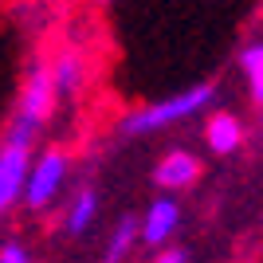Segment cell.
I'll list each match as a JSON object with an SVG mask.
<instances>
[{
  "instance_id": "obj_1",
  "label": "cell",
  "mask_w": 263,
  "mask_h": 263,
  "mask_svg": "<svg viewBox=\"0 0 263 263\" xmlns=\"http://www.w3.org/2000/svg\"><path fill=\"white\" fill-rule=\"evenodd\" d=\"M216 99L212 87H193V90H181L173 99H161V102H149V106H138L130 110L126 118L118 122V134L122 138H145V134H157L173 122H185L200 110H209V102Z\"/></svg>"
},
{
  "instance_id": "obj_2",
  "label": "cell",
  "mask_w": 263,
  "mask_h": 263,
  "mask_svg": "<svg viewBox=\"0 0 263 263\" xmlns=\"http://www.w3.org/2000/svg\"><path fill=\"white\" fill-rule=\"evenodd\" d=\"M55 99H59V95H55V83H51V67L35 63L32 75H28V87H24V95H20V106H16V118H12V130H8V134H16V138H28V142H32L35 130L47 122Z\"/></svg>"
},
{
  "instance_id": "obj_3",
  "label": "cell",
  "mask_w": 263,
  "mask_h": 263,
  "mask_svg": "<svg viewBox=\"0 0 263 263\" xmlns=\"http://www.w3.org/2000/svg\"><path fill=\"white\" fill-rule=\"evenodd\" d=\"M67 177V157L59 149H47L40 161L28 169V181H24V200H28V209H47L59 193Z\"/></svg>"
},
{
  "instance_id": "obj_4",
  "label": "cell",
  "mask_w": 263,
  "mask_h": 263,
  "mask_svg": "<svg viewBox=\"0 0 263 263\" xmlns=\"http://www.w3.org/2000/svg\"><path fill=\"white\" fill-rule=\"evenodd\" d=\"M28 149H32V142L16 138V134H8V142L0 145V212L16 197H24V181H28V169H32Z\"/></svg>"
},
{
  "instance_id": "obj_5",
  "label": "cell",
  "mask_w": 263,
  "mask_h": 263,
  "mask_svg": "<svg viewBox=\"0 0 263 263\" xmlns=\"http://www.w3.org/2000/svg\"><path fill=\"white\" fill-rule=\"evenodd\" d=\"M177 224H181V212H177L173 200H154L149 212L142 216V236H138V240H142L145 248H161L177 232Z\"/></svg>"
},
{
  "instance_id": "obj_6",
  "label": "cell",
  "mask_w": 263,
  "mask_h": 263,
  "mask_svg": "<svg viewBox=\"0 0 263 263\" xmlns=\"http://www.w3.org/2000/svg\"><path fill=\"white\" fill-rule=\"evenodd\" d=\"M197 173H200L197 157L185 154V149H177V154H169V157H161V161H157L154 181H157L161 189H185V185H193V181H197Z\"/></svg>"
},
{
  "instance_id": "obj_7",
  "label": "cell",
  "mask_w": 263,
  "mask_h": 263,
  "mask_svg": "<svg viewBox=\"0 0 263 263\" xmlns=\"http://www.w3.org/2000/svg\"><path fill=\"white\" fill-rule=\"evenodd\" d=\"M95 209H99V197H95V189H79L75 200H71V209H67V236H83L90 228V220H95Z\"/></svg>"
},
{
  "instance_id": "obj_8",
  "label": "cell",
  "mask_w": 263,
  "mask_h": 263,
  "mask_svg": "<svg viewBox=\"0 0 263 263\" xmlns=\"http://www.w3.org/2000/svg\"><path fill=\"white\" fill-rule=\"evenodd\" d=\"M138 236H142V220H138V216H122V224L110 232V240H106V255H102V263H122V255L134 248Z\"/></svg>"
},
{
  "instance_id": "obj_9",
  "label": "cell",
  "mask_w": 263,
  "mask_h": 263,
  "mask_svg": "<svg viewBox=\"0 0 263 263\" xmlns=\"http://www.w3.org/2000/svg\"><path fill=\"white\" fill-rule=\"evenodd\" d=\"M209 145L216 149V154H232L236 145H240V138H243V130H240V122L232 118V114H216V118L209 122Z\"/></svg>"
},
{
  "instance_id": "obj_10",
  "label": "cell",
  "mask_w": 263,
  "mask_h": 263,
  "mask_svg": "<svg viewBox=\"0 0 263 263\" xmlns=\"http://www.w3.org/2000/svg\"><path fill=\"white\" fill-rule=\"evenodd\" d=\"M51 83H55V95H75L79 83H83V63H79V55H59L51 63Z\"/></svg>"
},
{
  "instance_id": "obj_11",
  "label": "cell",
  "mask_w": 263,
  "mask_h": 263,
  "mask_svg": "<svg viewBox=\"0 0 263 263\" xmlns=\"http://www.w3.org/2000/svg\"><path fill=\"white\" fill-rule=\"evenodd\" d=\"M243 71H248V79H252L255 102H263V44H255V47L243 51Z\"/></svg>"
},
{
  "instance_id": "obj_12",
  "label": "cell",
  "mask_w": 263,
  "mask_h": 263,
  "mask_svg": "<svg viewBox=\"0 0 263 263\" xmlns=\"http://www.w3.org/2000/svg\"><path fill=\"white\" fill-rule=\"evenodd\" d=\"M0 263H32V255H28V248L16 240H8L4 248H0Z\"/></svg>"
},
{
  "instance_id": "obj_13",
  "label": "cell",
  "mask_w": 263,
  "mask_h": 263,
  "mask_svg": "<svg viewBox=\"0 0 263 263\" xmlns=\"http://www.w3.org/2000/svg\"><path fill=\"white\" fill-rule=\"evenodd\" d=\"M154 263H185V252H177V248H173V252H165V255H157Z\"/></svg>"
}]
</instances>
